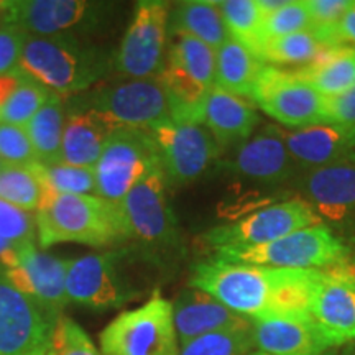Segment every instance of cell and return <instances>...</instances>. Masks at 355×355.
Wrapping results in <instances>:
<instances>
[{
  "mask_svg": "<svg viewBox=\"0 0 355 355\" xmlns=\"http://www.w3.org/2000/svg\"><path fill=\"white\" fill-rule=\"evenodd\" d=\"M319 277V270L270 268L211 259L193 265L188 286L207 293L252 321L311 318Z\"/></svg>",
  "mask_w": 355,
  "mask_h": 355,
  "instance_id": "cell-1",
  "label": "cell"
},
{
  "mask_svg": "<svg viewBox=\"0 0 355 355\" xmlns=\"http://www.w3.org/2000/svg\"><path fill=\"white\" fill-rule=\"evenodd\" d=\"M114 55L89 38L26 35L20 69L58 97L83 94L112 71Z\"/></svg>",
  "mask_w": 355,
  "mask_h": 355,
  "instance_id": "cell-2",
  "label": "cell"
},
{
  "mask_svg": "<svg viewBox=\"0 0 355 355\" xmlns=\"http://www.w3.org/2000/svg\"><path fill=\"white\" fill-rule=\"evenodd\" d=\"M35 220L42 250L66 242L96 248L127 243L121 202L96 194H60L42 189Z\"/></svg>",
  "mask_w": 355,
  "mask_h": 355,
  "instance_id": "cell-3",
  "label": "cell"
},
{
  "mask_svg": "<svg viewBox=\"0 0 355 355\" xmlns=\"http://www.w3.org/2000/svg\"><path fill=\"white\" fill-rule=\"evenodd\" d=\"M166 188L165 173L158 168L121 201L128 250L157 266L171 265L184 252Z\"/></svg>",
  "mask_w": 355,
  "mask_h": 355,
  "instance_id": "cell-4",
  "label": "cell"
},
{
  "mask_svg": "<svg viewBox=\"0 0 355 355\" xmlns=\"http://www.w3.org/2000/svg\"><path fill=\"white\" fill-rule=\"evenodd\" d=\"M212 259L288 270H329L347 263L349 248L324 222L295 230L272 243L250 248H222Z\"/></svg>",
  "mask_w": 355,
  "mask_h": 355,
  "instance_id": "cell-5",
  "label": "cell"
},
{
  "mask_svg": "<svg viewBox=\"0 0 355 355\" xmlns=\"http://www.w3.org/2000/svg\"><path fill=\"white\" fill-rule=\"evenodd\" d=\"M68 110H94L115 128L152 130L171 121V102L162 79L125 81L69 97Z\"/></svg>",
  "mask_w": 355,
  "mask_h": 355,
  "instance_id": "cell-6",
  "label": "cell"
},
{
  "mask_svg": "<svg viewBox=\"0 0 355 355\" xmlns=\"http://www.w3.org/2000/svg\"><path fill=\"white\" fill-rule=\"evenodd\" d=\"M101 355H180L171 301L157 291L139 308L123 311L99 334Z\"/></svg>",
  "mask_w": 355,
  "mask_h": 355,
  "instance_id": "cell-7",
  "label": "cell"
},
{
  "mask_svg": "<svg viewBox=\"0 0 355 355\" xmlns=\"http://www.w3.org/2000/svg\"><path fill=\"white\" fill-rule=\"evenodd\" d=\"M171 6L163 0L137 2L130 25L114 53L112 71L122 79L158 78L166 63Z\"/></svg>",
  "mask_w": 355,
  "mask_h": 355,
  "instance_id": "cell-8",
  "label": "cell"
},
{
  "mask_svg": "<svg viewBox=\"0 0 355 355\" xmlns=\"http://www.w3.org/2000/svg\"><path fill=\"white\" fill-rule=\"evenodd\" d=\"M115 3L91 0H13L7 2L2 25H12L37 37L87 38L104 28Z\"/></svg>",
  "mask_w": 355,
  "mask_h": 355,
  "instance_id": "cell-9",
  "label": "cell"
},
{
  "mask_svg": "<svg viewBox=\"0 0 355 355\" xmlns=\"http://www.w3.org/2000/svg\"><path fill=\"white\" fill-rule=\"evenodd\" d=\"M158 168L162 165L152 133L139 128H117L94 166L96 196L121 202Z\"/></svg>",
  "mask_w": 355,
  "mask_h": 355,
  "instance_id": "cell-10",
  "label": "cell"
},
{
  "mask_svg": "<svg viewBox=\"0 0 355 355\" xmlns=\"http://www.w3.org/2000/svg\"><path fill=\"white\" fill-rule=\"evenodd\" d=\"M250 99L261 112L290 130L326 125V97L293 71L263 64Z\"/></svg>",
  "mask_w": 355,
  "mask_h": 355,
  "instance_id": "cell-11",
  "label": "cell"
},
{
  "mask_svg": "<svg viewBox=\"0 0 355 355\" xmlns=\"http://www.w3.org/2000/svg\"><path fill=\"white\" fill-rule=\"evenodd\" d=\"M319 222L316 212L304 199L293 198L260 207L230 224L217 225L204 234V242L214 252L222 248L260 247Z\"/></svg>",
  "mask_w": 355,
  "mask_h": 355,
  "instance_id": "cell-12",
  "label": "cell"
},
{
  "mask_svg": "<svg viewBox=\"0 0 355 355\" xmlns=\"http://www.w3.org/2000/svg\"><path fill=\"white\" fill-rule=\"evenodd\" d=\"M148 132L157 144L168 186L194 183L220 157L219 144L201 122L168 121Z\"/></svg>",
  "mask_w": 355,
  "mask_h": 355,
  "instance_id": "cell-13",
  "label": "cell"
},
{
  "mask_svg": "<svg viewBox=\"0 0 355 355\" xmlns=\"http://www.w3.org/2000/svg\"><path fill=\"white\" fill-rule=\"evenodd\" d=\"M127 248L89 254L68 260L66 295L69 303H78L97 311L117 309L137 296V291L123 277L121 261Z\"/></svg>",
  "mask_w": 355,
  "mask_h": 355,
  "instance_id": "cell-14",
  "label": "cell"
},
{
  "mask_svg": "<svg viewBox=\"0 0 355 355\" xmlns=\"http://www.w3.org/2000/svg\"><path fill=\"white\" fill-rule=\"evenodd\" d=\"M0 268L21 295L55 319L63 316V309L69 303L66 295L68 260L46 254L37 247V242H25L17 243Z\"/></svg>",
  "mask_w": 355,
  "mask_h": 355,
  "instance_id": "cell-15",
  "label": "cell"
},
{
  "mask_svg": "<svg viewBox=\"0 0 355 355\" xmlns=\"http://www.w3.org/2000/svg\"><path fill=\"white\" fill-rule=\"evenodd\" d=\"M55 322V318L21 295L0 268V355L48 350Z\"/></svg>",
  "mask_w": 355,
  "mask_h": 355,
  "instance_id": "cell-16",
  "label": "cell"
},
{
  "mask_svg": "<svg viewBox=\"0 0 355 355\" xmlns=\"http://www.w3.org/2000/svg\"><path fill=\"white\" fill-rule=\"evenodd\" d=\"M227 166L234 175L263 186H295L301 178L286 148L283 128L275 125L260 128L245 144L234 148Z\"/></svg>",
  "mask_w": 355,
  "mask_h": 355,
  "instance_id": "cell-17",
  "label": "cell"
},
{
  "mask_svg": "<svg viewBox=\"0 0 355 355\" xmlns=\"http://www.w3.org/2000/svg\"><path fill=\"white\" fill-rule=\"evenodd\" d=\"M311 319L331 347L355 340V272L347 263L322 270Z\"/></svg>",
  "mask_w": 355,
  "mask_h": 355,
  "instance_id": "cell-18",
  "label": "cell"
},
{
  "mask_svg": "<svg viewBox=\"0 0 355 355\" xmlns=\"http://www.w3.org/2000/svg\"><path fill=\"white\" fill-rule=\"evenodd\" d=\"M311 209L321 219H355V162L319 168L301 175L295 183Z\"/></svg>",
  "mask_w": 355,
  "mask_h": 355,
  "instance_id": "cell-19",
  "label": "cell"
},
{
  "mask_svg": "<svg viewBox=\"0 0 355 355\" xmlns=\"http://www.w3.org/2000/svg\"><path fill=\"white\" fill-rule=\"evenodd\" d=\"M286 148L301 175L345 162H355V130L340 125H316L283 130Z\"/></svg>",
  "mask_w": 355,
  "mask_h": 355,
  "instance_id": "cell-20",
  "label": "cell"
},
{
  "mask_svg": "<svg viewBox=\"0 0 355 355\" xmlns=\"http://www.w3.org/2000/svg\"><path fill=\"white\" fill-rule=\"evenodd\" d=\"M171 304L180 345L201 336L232 329L252 321L235 314L207 293L191 286L178 293Z\"/></svg>",
  "mask_w": 355,
  "mask_h": 355,
  "instance_id": "cell-21",
  "label": "cell"
},
{
  "mask_svg": "<svg viewBox=\"0 0 355 355\" xmlns=\"http://www.w3.org/2000/svg\"><path fill=\"white\" fill-rule=\"evenodd\" d=\"M201 123L209 128L220 150H234L257 132L260 114L247 99L214 86L204 101Z\"/></svg>",
  "mask_w": 355,
  "mask_h": 355,
  "instance_id": "cell-22",
  "label": "cell"
},
{
  "mask_svg": "<svg viewBox=\"0 0 355 355\" xmlns=\"http://www.w3.org/2000/svg\"><path fill=\"white\" fill-rule=\"evenodd\" d=\"M255 349L266 355H322L331 344L311 318L257 319Z\"/></svg>",
  "mask_w": 355,
  "mask_h": 355,
  "instance_id": "cell-23",
  "label": "cell"
},
{
  "mask_svg": "<svg viewBox=\"0 0 355 355\" xmlns=\"http://www.w3.org/2000/svg\"><path fill=\"white\" fill-rule=\"evenodd\" d=\"M114 130L117 128L94 110H68L61 141V163L94 170Z\"/></svg>",
  "mask_w": 355,
  "mask_h": 355,
  "instance_id": "cell-24",
  "label": "cell"
},
{
  "mask_svg": "<svg viewBox=\"0 0 355 355\" xmlns=\"http://www.w3.org/2000/svg\"><path fill=\"white\" fill-rule=\"evenodd\" d=\"M170 32H180L199 40L217 51L230 38L216 2L189 0L171 8Z\"/></svg>",
  "mask_w": 355,
  "mask_h": 355,
  "instance_id": "cell-25",
  "label": "cell"
},
{
  "mask_svg": "<svg viewBox=\"0 0 355 355\" xmlns=\"http://www.w3.org/2000/svg\"><path fill=\"white\" fill-rule=\"evenodd\" d=\"M293 73L309 83L324 97L340 96L355 87V48H332L313 64Z\"/></svg>",
  "mask_w": 355,
  "mask_h": 355,
  "instance_id": "cell-26",
  "label": "cell"
},
{
  "mask_svg": "<svg viewBox=\"0 0 355 355\" xmlns=\"http://www.w3.org/2000/svg\"><path fill=\"white\" fill-rule=\"evenodd\" d=\"M263 63L242 43L229 38L216 51V87L250 99L252 87Z\"/></svg>",
  "mask_w": 355,
  "mask_h": 355,
  "instance_id": "cell-27",
  "label": "cell"
},
{
  "mask_svg": "<svg viewBox=\"0 0 355 355\" xmlns=\"http://www.w3.org/2000/svg\"><path fill=\"white\" fill-rule=\"evenodd\" d=\"M66 122V109L61 97L53 94L46 104L24 127L32 141L35 157L42 165L61 163V141Z\"/></svg>",
  "mask_w": 355,
  "mask_h": 355,
  "instance_id": "cell-28",
  "label": "cell"
},
{
  "mask_svg": "<svg viewBox=\"0 0 355 355\" xmlns=\"http://www.w3.org/2000/svg\"><path fill=\"white\" fill-rule=\"evenodd\" d=\"M332 50L319 38L316 30L309 28L304 32L288 35V37L272 40L261 44L255 51L257 60L261 63L304 66L313 64L324 53Z\"/></svg>",
  "mask_w": 355,
  "mask_h": 355,
  "instance_id": "cell-29",
  "label": "cell"
},
{
  "mask_svg": "<svg viewBox=\"0 0 355 355\" xmlns=\"http://www.w3.org/2000/svg\"><path fill=\"white\" fill-rule=\"evenodd\" d=\"M171 33V46L166 64L176 66L211 91L216 86V51L199 40L180 32Z\"/></svg>",
  "mask_w": 355,
  "mask_h": 355,
  "instance_id": "cell-30",
  "label": "cell"
},
{
  "mask_svg": "<svg viewBox=\"0 0 355 355\" xmlns=\"http://www.w3.org/2000/svg\"><path fill=\"white\" fill-rule=\"evenodd\" d=\"M51 96L53 92L20 69L19 83L0 104V122L25 127Z\"/></svg>",
  "mask_w": 355,
  "mask_h": 355,
  "instance_id": "cell-31",
  "label": "cell"
},
{
  "mask_svg": "<svg viewBox=\"0 0 355 355\" xmlns=\"http://www.w3.org/2000/svg\"><path fill=\"white\" fill-rule=\"evenodd\" d=\"M254 350L257 349L252 321L180 345V355H250Z\"/></svg>",
  "mask_w": 355,
  "mask_h": 355,
  "instance_id": "cell-32",
  "label": "cell"
},
{
  "mask_svg": "<svg viewBox=\"0 0 355 355\" xmlns=\"http://www.w3.org/2000/svg\"><path fill=\"white\" fill-rule=\"evenodd\" d=\"M216 6L219 7L230 38L242 43L255 55L260 46V30L263 24V13L257 0H220Z\"/></svg>",
  "mask_w": 355,
  "mask_h": 355,
  "instance_id": "cell-33",
  "label": "cell"
},
{
  "mask_svg": "<svg viewBox=\"0 0 355 355\" xmlns=\"http://www.w3.org/2000/svg\"><path fill=\"white\" fill-rule=\"evenodd\" d=\"M30 170L38 178L42 189L60 194H96V173L91 168H78L66 163L42 165L37 162Z\"/></svg>",
  "mask_w": 355,
  "mask_h": 355,
  "instance_id": "cell-34",
  "label": "cell"
},
{
  "mask_svg": "<svg viewBox=\"0 0 355 355\" xmlns=\"http://www.w3.org/2000/svg\"><path fill=\"white\" fill-rule=\"evenodd\" d=\"M0 199L35 214L42 201V184L30 168L7 166L0 173Z\"/></svg>",
  "mask_w": 355,
  "mask_h": 355,
  "instance_id": "cell-35",
  "label": "cell"
},
{
  "mask_svg": "<svg viewBox=\"0 0 355 355\" xmlns=\"http://www.w3.org/2000/svg\"><path fill=\"white\" fill-rule=\"evenodd\" d=\"M309 28H313V20H311L306 0H288L277 12L263 17L260 30V46L272 40L304 32Z\"/></svg>",
  "mask_w": 355,
  "mask_h": 355,
  "instance_id": "cell-36",
  "label": "cell"
},
{
  "mask_svg": "<svg viewBox=\"0 0 355 355\" xmlns=\"http://www.w3.org/2000/svg\"><path fill=\"white\" fill-rule=\"evenodd\" d=\"M50 355H101V350L74 319L63 314L53 327Z\"/></svg>",
  "mask_w": 355,
  "mask_h": 355,
  "instance_id": "cell-37",
  "label": "cell"
},
{
  "mask_svg": "<svg viewBox=\"0 0 355 355\" xmlns=\"http://www.w3.org/2000/svg\"><path fill=\"white\" fill-rule=\"evenodd\" d=\"M0 158L8 166L30 168L37 163L32 141L24 127L0 122Z\"/></svg>",
  "mask_w": 355,
  "mask_h": 355,
  "instance_id": "cell-38",
  "label": "cell"
},
{
  "mask_svg": "<svg viewBox=\"0 0 355 355\" xmlns=\"http://www.w3.org/2000/svg\"><path fill=\"white\" fill-rule=\"evenodd\" d=\"M0 239L12 243L37 242V220L33 212L19 209L0 199Z\"/></svg>",
  "mask_w": 355,
  "mask_h": 355,
  "instance_id": "cell-39",
  "label": "cell"
},
{
  "mask_svg": "<svg viewBox=\"0 0 355 355\" xmlns=\"http://www.w3.org/2000/svg\"><path fill=\"white\" fill-rule=\"evenodd\" d=\"M26 33L12 25L0 26V76L13 74L20 69Z\"/></svg>",
  "mask_w": 355,
  "mask_h": 355,
  "instance_id": "cell-40",
  "label": "cell"
},
{
  "mask_svg": "<svg viewBox=\"0 0 355 355\" xmlns=\"http://www.w3.org/2000/svg\"><path fill=\"white\" fill-rule=\"evenodd\" d=\"M313 26H332L354 6V0H306Z\"/></svg>",
  "mask_w": 355,
  "mask_h": 355,
  "instance_id": "cell-41",
  "label": "cell"
},
{
  "mask_svg": "<svg viewBox=\"0 0 355 355\" xmlns=\"http://www.w3.org/2000/svg\"><path fill=\"white\" fill-rule=\"evenodd\" d=\"M326 119L331 125L355 130V87L340 96L326 97Z\"/></svg>",
  "mask_w": 355,
  "mask_h": 355,
  "instance_id": "cell-42",
  "label": "cell"
},
{
  "mask_svg": "<svg viewBox=\"0 0 355 355\" xmlns=\"http://www.w3.org/2000/svg\"><path fill=\"white\" fill-rule=\"evenodd\" d=\"M337 38L343 46H352L355 48V2L350 7V10L340 19L339 24L336 25Z\"/></svg>",
  "mask_w": 355,
  "mask_h": 355,
  "instance_id": "cell-43",
  "label": "cell"
},
{
  "mask_svg": "<svg viewBox=\"0 0 355 355\" xmlns=\"http://www.w3.org/2000/svg\"><path fill=\"white\" fill-rule=\"evenodd\" d=\"M286 2L288 0H257V3H259V8L260 12L263 13V17L277 12L278 8H282Z\"/></svg>",
  "mask_w": 355,
  "mask_h": 355,
  "instance_id": "cell-44",
  "label": "cell"
},
{
  "mask_svg": "<svg viewBox=\"0 0 355 355\" xmlns=\"http://www.w3.org/2000/svg\"><path fill=\"white\" fill-rule=\"evenodd\" d=\"M7 10V2H0V24H2L3 19V13Z\"/></svg>",
  "mask_w": 355,
  "mask_h": 355,
  "instance_id": "cell-45",
  "label": "cell"
},
{
  "mask_svg": "<svg viewBox=\"0 0 355 355\" xmlns=\"http://www.w3.org/2000/svg\"><path fill=\"white\" fill-rule=\"evenodd\" d=\"M8 165H7V163L6 162H3V159L2 158H0V173H2L3 170H6V168H7Z\"/></svg>",
  "mask_w": 355,
  "mask_h": 355,
  "instance_id": "cell-46",
  "label": "cell"
},
{
  "mask_svg": "<svg viewBox=\"0 0 355 355\" xmlns=\"http://www.w3.org/2000/svg\"><path fill=\"white\" fill-rule=\"evenodd\" d=\"M32 355H50V349H48V350H43V352H37V354H32Z\"/></svg>",
  "mask_w": 355,
  "mask_h": 355,
  "instance_id": "cell-47",
  "label": "cell"
},
{
  "mask_svg": "<svg viewBox=\"0 0 355 355\" xmlns=\"http://www.w3.org/2000/svg\"><path fill=\"white\" fill-rule=\"evenodd\" d=\"M250 355H266V354H261V352H259V350H254Z\"/></svg>",
  "mask_w": 355,
  "mask_h": 355,
  "instance_id": "cell-48",
  "label": "cell"
}]
</instances>
